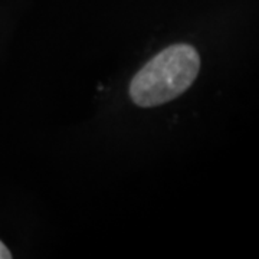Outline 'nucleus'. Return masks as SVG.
I'll list each match as a JSON object with an SVG mask.
<instances>
[{
    "label": "nucleus",
    "instance_id": "nucleus-1",
    "mask_svg": "<svg viewBox=\"0 0 259 259\" xmlns=\"http://www.w3.org/2000/svg\"><path fill=\"white\" fill-rule=\"evenodd\" d=\"M200 68L197 51L179 44L166 48L134 75L130 97L140 107H157L189 90Z\"/></svg>",
    "mask_w": 259,
    "mask_h": 259
},
{
    "label": "nucleus",
    "instance_id": "nucleus-2",
    "mask_svg": "<svg viewBox=\"0 0 259 259\" xmlns=\"http://www.w3.org/2000/svg\"><path fill=\"white\" fill-rule=\"evenodd\" d=\"M10 258H12V253H10L9 249L6 248V245L0 241V259H10Z\"/></svg>",
    "mask_w": 259,
    "mask_h": 259
}]
</instances>
